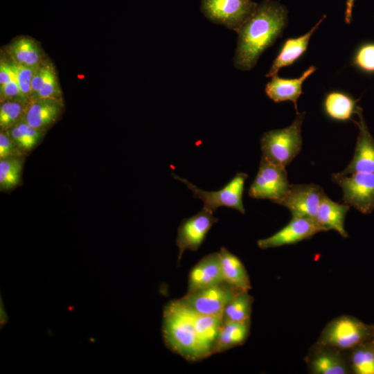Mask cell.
Wrapping results in <instances>:
<instances>
[{
    "label": "cell",
    "instance_id": "1",
    "mask_svg": "<svg viewBox=\"0 0 374 374\" xmlns=\"http://www.w3.org/2000/svg\"><path fill=\"white\" fill-rule=\"evenodd\" d=\"M287 19V8L277 1L266 0L258 4L237 32L235 67L242 71L252 69L261 54L281 37Z\"/></svg>",
    "mask_w": 374,
    "mask_h": 374
},
{
    "label": "cell",
    "instance_id": "2",
    "mask_svg": "<svg viewBox=\"0 0 374 374\" xmlns=\"http://www.w3.org/2000/svg\"><path fill=\"white\" fill-rule=\"evenodd\" d=\"M161 329L166 346L185 359L196 362L210 356L195 330L193 310L179 299L165 306Z\"/></svg>",
    "mask_w": 374,
    "mask_h": 374
},
{
    "label": "cell",
    "instance_id": "3",
    "mask_svg": "<svg viewBox=\"0 0 374 374\" xmlns=\"http://www.w3.org/2000/svg\"><path fill=\"white\" fill-rule=\"evenodd\" d=\"M304 116V112L297 113L290 126L264 133L260 139L262 157L274 164L287 166L301 150V125Z\"/></svg>",
    "mask_w": 374,
    "mask_h": 374
},
{
    "label": "cell",
    "instance_id": "4",
    "mask_svg": "<svg viewBox=\"0 0 374 374\" xmlns=\"http://www.w3.org/2000/svg\"><path fill=\"white\" fill-rule=\"evenodd\" d=\"M372 337L373 325H368L351 316H341L326 326L318 345L338 350H352Z\"/></svg>",
    "mask_w": 374,
    "mask_h": 374
},
{
    "label": "cell",
    "instance_id": "5",
    "mask_svg": "<svg viewBox=\"0 0 374 374\" xmlns=\"http://www.w3.org/2000/svg\"><path fill=\"white\" fill-rule=\"evenodd\" d=\"M173 177L182 183L191 190L194 197L201 199L204 208L214 212L220 206H227L244 213L242 202L244 186L248 175L244 172L237 173L222 189L217 191H206L190 183L188 180L175 174Z\"/></svg>",
    "mask_w": 374,
    "mask_h": 374
},
{
    "label": "cell",
    "instance_id": "6",
    "mask_svg": "<svg viewBox=\"0 0 374 374\" xmlns=\"http://www.w3.org/2000/svg\"><path fill=\"white\" fill-rule=\"evenodd\" d=\"M290 186L285 167L274 164L262 156L258 173L249 188V195L255 199H267L279 204Z\"/></svg>",
    "mask_w": 374,
    "mask_h": 374
},
{
    "label": "cell",
    "instance_id": "7",
    "mask_svg": "<svg viewBox=\"0 0 374 374\" xmlns=\"http://www.w3.org/2000/svg\"><path fill=\"white\" fill-rule=\"evenodd\" d=\"M257 6L251 0H202L201 10L211 21L238 32Z\"/></svg>",
    "mask_w": 374,
    "mask_h": 374
},
{
    "label": "cell",
    "instance_id": "8",
    "mask_svg": "<svg viewBox=\"0 0 374 374\" xmlns=\"http://www.w3.org/2000/svg\"><path fill=\"white\" fill-rule=\"evenodd\" d=\"M332 178L341 188L345 204L364 214H369L374 210V172L346 175L339 172Z\"/></svg>",
    "mask_w": 374,
    "mask_h": 374
},
{
    "label": "cell",
    "instance_id": "9",
    "mask_svg": "<svg viewBox=\"0 0 374 374\" xmlns=\"http://www.w3.org/2000/svg\"><path fill=\"white\" fill-rule=\"evenodd\" d=\"M241 291L243 290L223 281L214 286L186 294L179 300L199 314L222 318L226 305Z\"/></svg>",
    "mask_w": 374,
    "mask_h": 374
},
{
    "label": "cell",
    "instance_id": "10",
    "mask_svg": "<svg viewBox=\"0 0 374 374\" xmlns=\"http://www.w3.org/2000/svg\"><path fill=\"white\" fill-rule=\"evenodd\" d=\"M213 214L203 208L193 216L181 221L176 239L179 248L178 261L186 250L195 251L199 248L211 226L218 220Z\"/></svg>",
    "mask_w": 374,
    "mask_h": 374
},
{
    "label": "cell",
    "instance_id": "11",
    "mask_svg": "<svg viewBox=\"0 0 374 374\" xmlns=\"http://www.w3.org/2000/svg\"><path fill=\"white\" fill-rule=\"evenodd\" d=\"M323 195L322 188L313 184L290 185L279 204L287 208L294 217L314 220Z\"/></svg>",
    "mask_w": 374,
    "mask_h": 374
},
{
    "label": "cell",
    "instance_id": "12",
    "mask_svg": "<svg viewBox=\"0 0 374 374\" xmlns=\"http://www.w3.org/2000/svg\"><path fill=\"white\" fill-rule=\"evenodd\" d=\"M322 231L314 220L294 217L282 229L267 238L258 240L259 248L266 249L292 244L308 239Z\"/></svg>",
    "mask_w": 374,
    "mask_h": 374
},
{
    "label": "cell",
    "instance_id": "13",
    "mask_svg": "<svg viewBox=\"0 0 374 374\" xmlns=\"http://www.w3.org/2000/svg\"><path fill=\"white\" fill-rule=\"evenodd\" d=\"M356 114L358 121H354L359 128V134L354 157L348 166L341 172L346 175L355 172H374V139L369 132L362 116V109L358 106Z\"/></svg>",
    "mask_w": 374,
    "mask_h": 374
},
{
    "label": "cell",
    "instance_id": "14",
    "mask_svg": "<svg viewBox=\"0 0 374 374\" xmlns=\"http://www.w3.org/2000/svg\"><path fill=\"white\" fill-rule=\"evenodd\" d=\"M64 107L62 98L33 99L28 103L22 120L29 125L45 132L58 120Z\"/></svg>",
    "mask_w": 374,
    "mask_h": 374
},
{
    "label": "cell",
    "instance_id": "15",
    "mask_svg": "<svg viewBox=\"0 0 374 374\" xmlns=\"http://www.w3.org/2000/svg\"><path fill=\"white\" fill-rule=\"evenodd\" d=\"M223 281L219 253L208 254L190 269L186 294L214 286Z\"/></svg>",
    "mask_w": 374,
    "mask_h": 374
},
{
    "label": "cell",
    "instance_id": "16",
    "mask_svg": "<svg viewBox=\"0 0 374 374\" xmlns=\"http://www.w3.org/2000/svg\"><path fill=\"white\" fill-rule=\"evenodd\" d=\"M317 67L310 66L299 78L285 79L280 78L278 74L272 76L271 80L265 86V93L275 103L285 100L293 102L297 112V100L303 93L302 84L311 75Z\"/></svg>",
    "mask_w": 374,
    "mask_h": 374
},
{
    "label": "cell",
    "instance_id": "17",
    "mask_svg": "<svg viewBox=\"0 0 374 374\" xmlns=\"http://www.w3.org/2000/svg\"><path fill=\"white\" fill-rule=\"evenodd\" d=\"M323 17L305 35L296 38L286 39L277 57L274 60L266 77H272L285 66H290L296 62L307 50L310 39L314 31L321 24Z\"/></svg>",
    "mask_w": 374,
    "mask_h": 374
},
{
    "label": "cell",
    "instance_id": "18",
    "mask_svg": "<svg viewBox=\"0 0 374 374\" xmlns=\"http://www.w3.org/2000/svg\"><path fill=\"white\" fill-rule=\"evenodd\" d=\"M349 206L346 204H339L331 200L325 193L321 200L314 221L322 231L332 229L342 237L348 236L344 228V220Z\"/></svg>",
    "mask_w": 374,
    "mask_h": 374
},
{
    "label": "cell",
    "instance_id": "19",
    "mask_svg": "<svg viewBox=\"0 0 374 374\" xmlns=\"http://www.w3.org/2000/svg\"><path fill=\"white\" fill-rule=\"evenodd\" d=\"M251 319L222 322L212 350V355L226 351L243 344L250 330Z\"/></svg>",
    "mask_w": 374,
    "mask_h": 374
},
{
    "label": "cell",
    "instance_id": "20",
    "mask_svg": "<svg viewBox=\"0 0 374 374\" xmlns=\"http://www.w3.org/2000/svg\"><path fill=\"white\" fill-rule=\"evenodd\" d=\"M218 253L224 281L238 290L249 291L251 286L242 262L225 247H222Z\"/></svg>",
    "mask_w": 374,
    "mask_h": 374
},
{
    "label": "cell",
    "instance_id": "21",
    "mask_svg": "<svg viewBox=\"0 0 374 374\" xmlns=\"http://www.w3.org/2000/svg\"><path fill=\"white\" fill-rule=\"evenodd\" d=\"M310 359L309 366L314 374H346L348 369L338 350L321 347Z\"/></svg>",
    "mask_w": 374,
    "mask_h": 374
},
{
    "label": "cell",
    "instance_id": "22",
    "mask_svg": "<svg viewBox=\"0 0 374 374\" xmlns=\"http://www.w3.org/2000/svg\"><path fill=\"white\" fill-rule=\"evenodd\" d=\"M357 101L344 93L332 91L327 94L325 98V111L335 120L347 121L356 114L358 107Z\"/></svg>",
    "mask_w": 374,
    "mask_h": 374
},
{
    "label": "cell",
    "instance_id": "23",
    "mask_svg": "<svg viewBox=\"0 0 374 374\" xmlns=\"http://www.w3.org/2000/svg\"><path fill=\"white\" fill-rule=\"evenodd\" d=\"M193 322L199 338L210 355H212L213 347L222 323V319L217 317L199 314L193 310Z\"/></svg>",
    "mask_w": 374,
    "mask_h": 374
},
{
    "label": "cell",
    "instance_id": "24",
    "mask_svg": "<svg viewBox=\"0 0 374 374\" xmlns=\"http://www.w3.org/2000/svg\"><path fill=\"white\" fill-rule=\"evenodd\" d=\"M253 298L249 291L238 292L226 305L222 322L244 321L250 319Z\"/></svg>",
    "mask_w": 374,
    "mask_h": 374
},
{
    "label": "cell",
    "instance_id": "25",
    "mask_svg": "<svg viewBox=\"0 0 374 374\" xmlns=\"http://www.w3.org/2000/svg\"><path fill=\"white\" fill-rule=\"evenodd\" d=\"M350 368L355 374H374V341L371 339L352 349Z\"/></svg>",
    "mask_w": 374,
    "mask_h": 374
},
{
    "label": "cell",
    "instance_id": "26",
    "mask_svg": "<svg viewBox=\"0 0 374 374\" xmlns=\"http://www.w3.org/2000/svg\"><path fill=\"white\" fill-rule=\"evenodd\" d=\"M28 103L17 99H9L1 102V130H6L21 121L24 116Z\"/></svg>",
    "mask_w": 374,
    "mask_h": 374
},
{
    "label": "cell",
    "instance_id": "27",
    "mask_svg": "<svg viewBox=\"0 0 374 374\" xmlns=\"http://www.w3.org/2000/svg\"><path fill=\"white\" fill-rule=\"evenodd\" d=\"M11 62L16 73L17 80L22 98L25 101L28 103L30 101L32 96V78L38 65L28 66L16 64L12 60Z\"/></svg>",
    "mask_w": 374,
    "mask_h": 374
},
{
    "label": "cell",
    "instance_id": "28",
    "mask_svg": "<svg viewBox=\"0 0 374 374\" xmlns=\"http://www.w3.org/2000/svg\"><path fill=\"white\" fill-rule=\"evenodd\" d=\"M353 64L364 72L374 73V42L362 44L355 53Z\"/></svg>",
    "mask_w": 374,
    "mask_h": 374
},
{
    "label": "cell",
    "instance_id": "29",
    "mask_svg": "<svg viewBox=\"0 0 374 374\" xmlns=\"http://www.w3.org/2000/svg\"><path fill=\"white\" fill-rule=\"evenodd\" d=\"M33 42V39L28 37H20L13 40L9 44L8 50L10 60L16 64H24Z\"/></svg>",
    "mask_w": 374,
    "mask_h": 374
},
{
    "label": "cell",
    "instance_id": "30",
    "mask_svg": "<svg viewBox=\"0 0 374 374\" xmlns=\"http://www.w3.org/2000/svg\"><path fill=\"white\" fill-rule=\"evenodd\" d=\"M38 98H62V90L59 84L55 68L52 69L49 75L44 81L42 88L33 99Z\"/></svg>",
    "mask_w": 374,
    "mask_h": 374
},
{
    "label": "cell",
    "instance_id": "31",
    "mask_svg": "<svg viewBox=\"0 0 374 374\" xmlns=\"http://www.w3.org/2000/svg\"><path fill=\"white\" fill-rule=\"evenodd\" d=\"M53 68V64L44 59L38 64L31 81V100L40 90Z\"/></svg>",
    "mask_w": 374,
    "mask_h": 374
},
{
    "label": "cell",
    "instance_id": "32",
    "mask_svg": "<svg viewBox=\"0 0 374 374\" xmlns=\"http://www.w3.org/2000/svg\"><path fill=\"white\" fill-rule=\"evenodd\" d=\"M16 125L24 136L26 152H30L39 143L43 136L44 132L29 125L22 119Z\"/></svg>",
    "mask_w": 374,
    "mask_h": 374
},
{
    "label": "cell",
    "instance_id": "33",
    "mask_svg": "<svg viewBox=\"0 0 374 374\" xmlns=\"http://www.w3.org/2000/svg\"><path fill=\"white\" fill-rule=\"evenodd\" d=\"M0 97H1V102H3L6 100H9V99H17V100L26 102L22 98L20 88L17 82V75H16L15 69H14V75L12 80L10 82H8L7 84L0 87Z\"/></svg>",
    "mask_w": 374,
    "mask_h": 374
},
{
    "label": "cell",
    "instance_id": "34",
    "mask_svg": "<svg viewBox=\"0 0 374 374\" xmlns=\"http://www.w3.org/2000/svg\"><path fill=\"white\" fill-rule=\"evenodd\" d=\"M15 143L12 141L6 130L0 132V159H5L21 154Z\"/></svg>",
    "mask_w": 374,
    "mask_h": 374
},
{
    "label": "cell",
    "instance_id": "35",
    "mask_svg": "<svg viewBox=\"0 0 374 374\" xmlns=\"http://www.w3.org/2000/svg\"><path fill=\"white\" fill-rule=\"evenodd\" d=\"M44 51L39 44L34 40L26 58L24 65L37 66L44 60Z\"/></svg>",
    "mask_w": 374,
    "mask_h": 374
},
{
    "label": "cell",
    "instance_id": "36",
    "mask_svg": "<svg viewBox=\"0 0 374 374\" xmlns=\"http://www.w3.org/2000/svg\"><path fill=\"white\" fill-rule=\"evenodd\" d=\"M354 2L355 0H346L345 21L347 24H350L352 20V11L354 6Z\"/></svg>",
    "mask_w": 374,
    "mask_h": 374
},
{
    "label": "cell",
    "instance_id": "37",
    "mask_svg": "<svg viewBox=\"0 0 374 374\" xmlns=\"http://www.w3.org/2000/svg\"><path fill=\"white\" fill-rule=\"evenodd\" d=\"M8 321L2 299L1 297V328H2Z\"/></svg>",
    "mask_w": 374,
    "mask_h": 374
},
{
    "label": "cell",
    "instance_id": "38",
    "mask_svg": "<svg viewBox=\"0 0 374 374\" xmlns=\"http://www.w3.org/2000/svg\"><path fill=\"white\" fill-rule=\"evenodd\" d=\"M372 339L374 341V325H373V337H372Z\"/></svg>",
    "mask_w": 374,
    "mask_h": 374
}]
</instances>
